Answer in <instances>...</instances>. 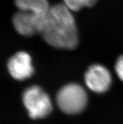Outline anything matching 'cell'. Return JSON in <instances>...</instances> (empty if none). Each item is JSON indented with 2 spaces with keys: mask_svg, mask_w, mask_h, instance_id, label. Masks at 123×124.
<instances>
[{
  "mask_svg": "<svg viewBox=\"0 0 123 124\" xmlns=\"http://www.w3.org/2000/svg\"><path fill=\"white\" fill-rule=\"evenodd\" d=\"M64 3L50 6L41 34L49 45L59 49H73L78 44L75 19Z\"/></svg>",
  "mask_w": 123,
  "mask_h": 124,
  "instance_id": "obj_1",
  "label": "cell"
},
{
  "mask_svg": "<svg viewBox=\"0 0 123 124\" xmlns=\"http://www.w3.org/2000/svg\"><path fill=\"white\" fill-rule=\"evenodd\" d=\"M57 105L62 112L67 114L79 113L86 108L87 96L84 88L77 84L64 86L57 95Z\"/></svg>",
  "mask_w": 123,
  "mask_h": 124,
  "instance_id": "obj_2",
  "label": "cell"
},
{
  "mask_svg": "<svg viewBox=\"0 0 123 124\" xmlns=\"http://www.w3.org/2000/svg\"><path fill=\"white\" fill-rule=\"evenodd\" d=\"M23 101L32 119L44 118L51 112V101L48 94L38 86L27 88L23 94Z\"/></svg>",
  "mask_w": 123,
  "mask_h": 124,
  "instance_id": "obj_3",
  "label": "cell"
},
{
  "mask_svg": "<svg viewBox=\"0 0 123 124\" xmlns=\"http://www.w3.org/2000/svg\"><path fill=\"white\" fill-rule=\"evenodd\" d=\"M45 17L46 16L20 10L13 16V23L20 34L24 36H31L41 33Z\"/></svg>",
  "mask_w": 123,
  "mask_h": 124,
  "instance_id": "obj_4",
  "label": "cell"
},
{
  "mask_svg": "<svg viewBox=\"0 0 123 124\" xmlns=\"http://www.w3.org/2000/svg\"><path fill=\"white\" fill-rule=\"evenodd\" d=\"M85 82L87 87L95 93H104L111 84V76L108 69L99 64L92 65L85 75Z\"/></svg>",
  "mask_w": 123,
  "mask_h": 124,
  "instance_id": "obj_5",
  "label": "cell"
},
{
  "mask_svg": "<svg viewBox=\"0 0 123 124\" xmlns=\"http://www.w3.org/2000/svg\"><path fill=\"white\" fill-rule=\"evenodd\" d=\"M8 69L13 78L25 80L33 74L31 57L25 52H18L8 61Z\"/></svg>",
  "mask_w": 123,
  "mask_h": 124,
  "instance_id": "obj_6",
  "label": "cell"
},
{
  "mask_svg": "<svg viewBox=\"0 0 123 124\" xmlns=\"http://www.w3.org/2000/svg\"><path fill=\"white\" fill-rule=\"evenodd\" d=\"M20 11H29L40 16H46L50 8L47 0H14Z\"/></svg>",
  "mask_w": 123,
  "mask_h": 124,
  "instance_id": "obj_7",
  "label": "cell"
},
{
  "mask_svg": "<svg viewBox=\"0 0 123 124\" xmlns=\"http://www.w3.org/2000/svg\"><path fill=\"white\" fill-rule=\"evenodd\" d=\"M67 8L73 11H77L83 7H92L98 0H63Z\"/></svg>",
  "mask_w": 123,
  "mask_h": 124,
  "instance_id": "obj_8",
  "label": "cell"
},
{
  "mask_svg": "<svg viewBox=\"0 0 123 124\" xmlns=\"http://www.w3.org/2000/svg\"><path fill=\"white\" fill-rule=\"evenodd\" d=\"M115 69L117 76L123 81V55L119 57L117 60L116 63Z\"/></svg>",
  "mask_w": 123,
  "mask_h": 124,
  "instance_id": "obj_9",
  "label": "cell"
}]
</instances>
